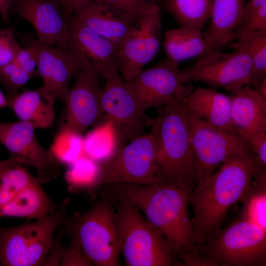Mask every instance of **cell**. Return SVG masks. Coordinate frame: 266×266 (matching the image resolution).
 Instances as JSON below:
<instances>
[{"instance_id": "cell-1", "label": "cell", "mask_w": 266, "mask_h": 266, "mask_svg": "<svg viewBox=\"0 0 266 266\" xmlns=\"http://www.w3.org/2000/svg\"><path fill=\"white\" fill-rule=\"evenodd\" d=\"M100 188V195L126 200L138 207L170 244L183 266L200 255L188 211L190 193L165 184H113Z\"/></svg>"}, {"instance_id": "cell-2", "label": "cell", "mask_w": 266, "mask_h": 266, "mask_svg": "<svg viewBox=\"0 0 266 266\" xmlns=\"http://www.w3.org/2000/svg\"><path fill=\"white\" fill-rule=\"evenodd\" d=\"M256 165L252 156L229 159L204 181L197 183L190 195L195 240L197 247L221 230L228 210L241 201L252 182Z\"/></svg>"}, {"instance_id": "cell-3", "label": "cell", "mask_w": 266, "mask_h": 266, "mask_svg": "<svg viewBox=\"0 0 266 266\" xmlns=\"http://www.w3.org/2000/svg\"><path fill=\"white\" fill-rule=\"evenodd\" d=\"M184 98L163 106L150 122V132L156 142L161 184H172L191 193L197 180Z\"/></svg>"}, {"instance_id": "cell-4", "label": "cell", "mask_w": 266, "mask_h": 266, "mask_svg": "<svg viewBox=\"0 0 266 266\" xmlns=\"http://www.w3.org/2000/svg\"><path fill=\"white\" fill-rule=\"evenodd\" d=\"M114 201L120 253L126 266H183L170 244L138 207L125 200Z\"/></svg>"}, {"instance_id": "cell-5", "label": "cell", "mask_w": 266, "mask_h": 266, "mask_svg": "<svg viewBox=\"0 0 266 266\" xmlns=\"http://www.w3.org/2000/svg\"><path fill=\"white\" fill-rule=\"evenodd\" d=\"M100 199L84 212L66 215L63 223L64 233L97 266H120V245L115 219V202Z\"/></svg>"}, {"instance_id": "cell-6", "label": "cell", "mask_w": 266, "mask_h": 266, "mask_svg": "<svg viewBox=\"0 0 266 266\" xmlns=\"http://www.w3.org/2000/svg\"><path fill=\"white\" fill-rule=\"evenodd\" d=\"M69 201L65 200L42 219L10 228L0 226V266H44Z\"/></svg>"}, {"instance_id": "cell-7", "label": "cell", "mask_w": 266, "mask_h": 266, "mask_svg": "<svg viewBox=\"0 0 266 266\" xmlns=\"http://www.w3.org/2000/svg\"><path fill=\"white\" fill-rule=\"evenodd\" d=\"M198 249L207 266H265L266 230L241 217Z\"/></svg>"}, {"instance_id": "cell-8", "label": "cell", "mask_w": 266, "mask_h": 266, "mask_svg": "<svg viewBox=\"0 0 266 266\" xmlns=\"http://www.w3.org/2000/svg\"><path fill=\"white\" fill-rule=\"evenodd\" d=\"M113 184H161L156 145L151 132L133 139L100 163L97 191L103 185Z\"/></svg>"}, {"instance_id": "cell-9", "label": "cell", "mask_w": 266, "mask_h": 266, "mask_svg": "<svg viewBox=\"0 0 266 266\" xmlns=\"http://www.w3.org/2000/svg\"><path fill=\"white\" fill-rule=\"evenodd\" d=\"M188 122L195 159L197 183L209 178L229 159L252 156L245 141L236 132L212 126L189 113Z\"/></svg>"}, {"instance_id": "cell-10", "label": "cell", "mask_w": 266, "mask_h": 266, "mask_svg": "<svg viewBox=\"0 0 266 266\" xmlns=\"http://www.w3.org/2000/svg\"><path fill=\"white\" fill-rule=\"evenodd\" d=\"M27 46L33 47L36 54L38 75L42 80L37 90L46 100L54 104L59 100H65L72 78L91 65L79 52L44 44L37 39H29Z\"/></svg>"}, {"instance_id": "cell-11", "label": "cell", "mask_w": 266, "mask_h": 266, "mask_svg": "<svg viewBox=\"0 0 266 266\" xmlns=\"http://www.w3.org/2000/svg\"><path fill=\"white\" fill-rule=\"evenodd\" d=\"M252 68L251 60L244 53L216 50L200 56L194 64L180 70V76L184 83L200 82L234 94L249 85Z\"/></svg>"}, {"instance_id": "cell-12", "label": "cell", "mask_w": 266, "mask_h": 266, "mask_svg": "<svg viewBox=\"0 0 266 266\" xmlns=\"http://www.w3.org/2000/svg\"><path fill=\"white\" fill-rule=\"evenodd\" d=\"M100 101L106 121L111 125L117 150L144 133V125L136 98L128 82L120 74L104 79Z\"/></svg>"}, {"instance_id": "cell-13", "label": "cell", "mask_w": 266, "mask_h": 266, "mask_svg": "<svg viewBox=\"0 0 266 266\" xmlns=\"http://www.w3.org/2000/svg\"><path fill=\"white\" fill-rule=\"evenodd\" d=\"M35 129L21 121L0 122V142L10 156L24 166L33 167L42 185L56 178L62 163L50 149L43 148L36 139Z\"/></svg>"}, {"instance_id": "cell-14", "label": "cell", "mask_w": 266, "mask_h": 266, "mask_svg": "<svg viewBox=\"0 0 266 266\" xmlns=\"http://www.w3.org/2000/svg\"><path fill=\"white\" fill-rule=\"evenodd\" d=\"M180 73L178 64L166 57L128 82L143 113L148 108L185 98L192 91L191 85L181 81Z\"/></svg>"}, {"instance_id": "cell-15", "label": "cell", "mask_w": 266, "mask_h": 266, "mask_svg": "<svg viewBox=\"0 0 266 266\" xmlns=\"http://www.w3.org/2000/svg\"><path fill=\"white\" fill-rule=\"evenodd\" d=\"M163 37L161 11L141 17L119 46L117 66L122 77L129 81L158 53Z\"/></svg>"}, {"instance_id": "cell-16", "label": "cell", "mask_w": 266, "mask_h": 266, "mask_svg": "<svg viewBox=\"0 0 266 266\" xmlns=\"http://www.w3.org/2000/svg\"><path fill=\"white\" fill-rule=\"evenodd\" d=\"M100 74L91 65L75 77L66 102L64 126L81 134L103 116L100 101Z\"/></svg>"}, {"instance_id": "cell-17", "label": "cell", "mask_w": 266, "mask_h": 266, "mask_svg": "<svg viewBox=\"0 0 266 266\" xmlns=\"http://www.w3.org/2000/svg\"><path fill=\"white\" fill-rule=\"evenodd\" d=\"M11 13L33 26L39 42L68 49L70 19L58 0H13Z\"/></svg>"}, {"instance_id": "cell-18", "label": "cell", "mask_w": 266, "mask_h": 266, "mask_svg": "<svg viewBox=\"0 0 266 266\" xmlns=\"http://www.w3.org/2000/svg\"><path fill=\"white\" fill-rule=\"evenodd\" d=\"M118 48L112 41L70 18L68 49L83 55L104 79L119 74Z\"/></svg>"}, {"instance_id": "cell-19", "label": "cell", "mask_w": 266, "mask_h": 266, "mask_svg": "<svg viewBox=\"0 0 266 266\" xmlns=\"http://www.w3.org/2000/svg\"><path fill=\"white\" fill-rule=\"evenodd\" d=\"M71 18L112 41L119 47L135 24L123 14L95 0H91L79 8Z\"/></svg>"}, {"instance_id": "cell-20", "label": "cell", "mask_w": 266, "mask_h": 266, "mask_svg": "<svg viewBox=\"0 0 266 266\" xmlns=\"http://www.w3.org/2000/svg\"><path fill=\"white\" fill-rule=\"evenodd\" d=\"M231 98L232 122L242 138L266 133V98L249 85Z\"/></svg>"}, {"instance_id": "cell-21", "label": "cell", "mask_w": 266, "mask_h": 266, "mask_svg": "<svg viewBox=\"0 0 266 266\" xmlns=\"http://www.w3.org/2000/svg\"><path fill=\"white\" fill-rule=\"evenodd\" d=\"M247 0H213L210 24L204 37L209 52L221 50L240 28Z\"/></svg>"}, {"instance_id": "cell-22", "label": "cell", "mask_w": 266, "mask_h": 266, "mask_svg": "<svg viewBox=\"0 0 266 266\" xmlns=\"http://www.w3.org/2000/svg\"><path fill=\"white\" fill-rule=\"evenodd\" d=\"M183 103L189 114L215 127L236 132L231 120V96L213 89L199 87L183 99Z\"/></svg>"}, {"instance_id": "cell-23", "label": "cell", "mask_w": 266, "mask_h": 266, "mask_svg": "<svg viewBox=\"0 0 266 266\" xmlns=\"http://www.w3.org/2000/svg\"><path fill=\"white\" fill-rule=\"evenodd\" d=\"M36 181L21 190L0 210V218L17 217L28 220L41 219L55 211L58 205Z\"/></svg>"}, {"instance_id": "cell-24", "label": "cell", "mask_w": 266, "mask_h": 266, "mask_svg": "<svg viewBox=\"0 0 266 266\" xmlns=\"http://www.w3.org/2000/svg\"><path fill=\"white\" fill-rule=\"evenodd\" d=\"M7 98V107L13 111L19 121L31 124L35 129L48 128L53 124L54 104L46 100L37 89L19 92Z\"/></svg>"}, {"instance_id": "cell-25", "label": "cell", "mask_w": 266, "mask_h": 266, "mask_svg": "<svg viewBox=\"0 0 266 266\" xmlns=\"http://www.w3.org/2000/svg\"><path fill=\"white\" fill-rule=\"evenodd\" d=\"M164 46L166 57L177 64L209 52L201 31L181 27L165 31Z\"/></svg>"}, {"instance_id": "cell-26", "label": "cell", "mask_w": 266, "mask_h": 266, "mask_svg": "<svg viewBox=\"0 0 266 266\" xmlns=\"http://www.w3.org/2000/svg\"><path fill=\"white\" fill-rule=\"evenodd\" d=\"M228 46L244 53L251 60L252 68L249 86L254 87L266 78V31L239 28Z\"/></svg>"}, {"instance_id": "cell-27", "label": "cell", "mask_w": 266, "mask_h": 266, "mask_svg": "<svg viewBox=\"0 0 266 266\" xmlns=\"http://www.w3.org/2000/svg\"><path fill=\"white\" fill-rule=\"evenodd\" d=\"M179 27L201 31L210 19L213 0H162Z\"/></svg>"}, {"instance_id": "cell-28", "label": "cell", "mask_w": 266, "mask_h": 266, "mask_svg": "<svg viewBox=\"0 0 266 266\" xmlns=\"http://www.w3.org/2000/svg\"><path fill=\"white\" fill-rule=\"evenodd\" d=\"M241 202V217L266 230V169L256 168L251 184Z\"/></svg>"}, {"instance_id": "cell-29", "label": "cell", "mask_w": 266, "mask_h": 266, "mask_svg": "<svg viewBox=\"0 0 266 266\" xmlns=\"http://www.w3.org/2000/svg\"><path fill=\"white\" fill-rule=\"evenodd\" d=\"M84 155L99 163L111 158L117 150L114 130L107 121L97 126L84 138Z\"/></svg>"}, {"instance_id": "cell-30", "label": "cell", "mask_w": 266, "mask_h": 266, "mask_svg": "<svg viewBox=\"0 0 266 266\" xmlns=\"http://www.w3.org/2000/svg\"><path fill=\"white\" fill-rule=\"evenodd\" d=\"M66 178L68 188L73 191L86 190L94 196L100 172V163L85 155L68 164Z\"/></svg>"}, {"instance_id": "cell-31", "label": "cell", "mask_w": 266, "mask_h": 266, "mask_svg": "<svg viewBox=\"0 0 266 266\" xmlns=\"http://www.w3.org/2000/svg\"><path fill=\"white\" fill-rule=\"evenodd\" d=\"M36 181V177L19 162L0 169V210L21 190Z\"/></svg>"}, {"instance_id": "cell-32", "label": "cell", "mask_w": 266, "mask_h": 266, "mask_svg": "<svg viewBox=\"0 0 266 266\" xmlns=\"http://www.w3.org/2000/svg\"><path fill=\"white\" fill-rule=\"evenodd\" d=\"M63 163L69 164L84 155L82 134L63 125L49 149Z\"/></svg>"}, {"instance_id": "cell-33", "label": "cell", "mask_w": 266, "mask_h": 266, "mask_svg": "<svg viewBox=\"0 0 266 266\" xmlns=\"http://www.w3.org/2000/svg\"><path fill=\"white\" fill-rule=\"evenodd\" d=\"M123 14L136 23L142 16L160 10L159 5L146 0H95Z\"/></svg>"}, {"instance_id": "cell-34", "label": "cell", "mask_w": 266, "mask_h": 266, "mask_svg": "<svg viewBox=\"0 0 266 266\" xmlns=\"http://www.w3.org/2000/svg\"><path fill=\"white\" fill-rule=\"evenodd\" d=\"M33 77L20 68L14 62L0 67V83L7 91V97L19 93V89L25 86Z\"/></svg>"}, {"instance_id": "cell-35", "label": "cell", "mask_w": 266, "mask_h": 266, "mask_svg": "<svg viewBox=\"0 0 266 266\" xmlns=\"http://www.w3.org/2000/svg\"><path fill=\"white\" fill-rule=\"evenodd\" d=\"M14 62L33 77L38 75L36 54L33 47L30 46L25 48L20 47L17 52Z\"/></svg>"}, {"instance_id": "cell-36", "label": "cell", "mask_w": 266, "mask_h": 266, "mask_svg": "<svg viewBox=\"0 0 266 266\" xmlns=\"http://www.w3.org/2000/svg\"><path fill=\"white\" fill-rule=\"evenodd\" d=\"M60 265L91 266L93 264L78 246L70 242L63 249Z\"/></svg>"}, {"instance_id": "cell-37", "label": "cell", "mask_w": 266, "mask_h": 266, "mask_svg": "<svg viewBox=\"0 0 266 266\" xmlns=\"http://www.w3.org/2000/svg\"><path fill=\"white\" fill-rule=\"evenodd\" d=\"M240 28L255 31H266V5L251 14Z\"/></svg>"}, {"instance_id": "cell-38", "label": "cell", "mask_w": 266, "mask_h": 266, "mask_svg": "<svg viewBox=\"0 0 266 266\" xmlns=\"http://www.w3.org/2000/svg\"><path fill=\"white\" fill-rule=\"evenodd\" d=\"M63 223L59 227L58 236L54 238L50 250L47 256L44 266H59L62 258L64 248L62 247L61 242L64 233Z\"/></svg>"}, {"instance_id": "cell-39", "label": "cell", "mask_w": 266, "mask_h": 266, "mask_svg": "<svg viewBox=\"0 0 266 266\" xmlns=\"http://www.w3.org/2000/svg\"><path fill=\"white\" fill-rule=\"evenodd\" d=\"M20 47L14 37L0 49V67L14 62Z\"/></svg>"}, {"instance_id": "cell-40", "label": "cell", "mask_w": 266, "mask_h": 266, "mask_svg": "<svg viewBox=\"0 0 266 266\" xmlns=\"http://www.w3.org/2000/svg\"><path fill=\"white\" fill-rule=\"evenodd\" d=\"M91 0H58L65 16L70 19L73 13Z\"/></svg>"}, {"instance_id": "cell-41", "label": "cell", "mask_w": 266, "mask_h": 266, "mask_svg": "<svg viewBox=\"0 0 266 266\" xmlns=\"http://www.w3.org/2000/svg\"><path fill=\"white\" fill-rule=\"evenodd\" d=\"M265 5H266V0H249L246 2L244 9L241 25L251 14Z\"/></svg>"}, {"instance_id": "cell-42", "label": "cell", "mask_w": 266, "mask_h": 266, "mask_svg": "<svg viewBox=\"0 0 266 266\" xmlns=\"http://www.w3.org/2000/svg\"><path fill=\"white\" fill-rule=\"evenodd\" d=\"M13 0H0V15L7 23L10 21V14Z\"/></svg>"}, {"instance_id": "cell-43", "label": "cell", "mask_w": 266, "mask_h": 266, "mask_svg": "<svg viewBox=\"0 0 266 266\" xmlns=\"http://www.w3.org/2000/svg\"><path fill=\"white\" fill-rule=\"evenodd\" d=\"M15 26L0 30V49L6 45L14 36Z\"/></svg>"}, {"instance_id": "cell-44", "label": "cell", "mask_w": 266, "mask_h": 266, "mask_svg": "<svg viewBox=\"0 0 266 266\" xmlns=\"http://www.w3.org/2000/svg\"><path fill=\"white\" fill-rule=\"evenodd\" d=\"M252 88L255 89L260 95L266 98V78L261 81Z\"/></svg>"}, {"instance_id": "cell-45", "label": "cell", "mask_w": 266, "mask_h": 266, "mask_svg": "<svg viewBox=\"0 0 266 266\" xmlns=\"http://www.w3.org/2000/svg\"><path fill=\"white\" fill-rule=\"evenodd\" d=\"M17 162H19L14 158L10 156L8 158L5 160L0 161V169Z\"/></svg>"}, {"instance_id": "cell-46", "label": "cell", "mask_w": 266, "mask_h": 266, "mask_svg": "<svg viewBox=\"0 0 266 266\" xmlns=\"http://www.w3.org/2000/svg\"><path fill=\"white\" fill-rule=\"evenodd\" d=\"M8 100L7 97H5L0 89V108L7 107Z\"/></svg>"}]
</instances>
